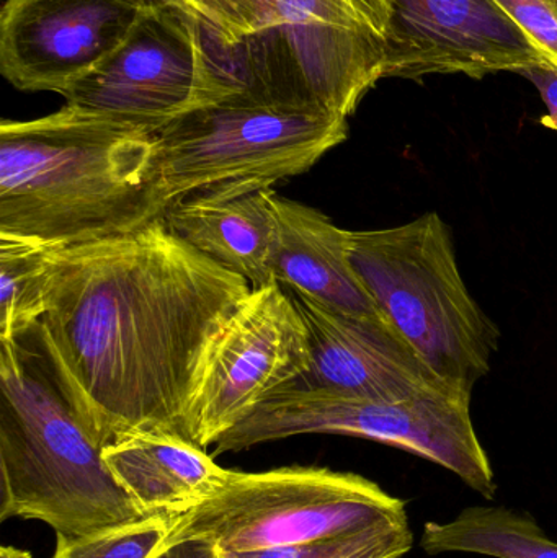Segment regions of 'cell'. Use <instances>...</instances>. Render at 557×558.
Returning <instances> with one entry per match:
<instances>
[{"label": "cell", "mask_w": 557, "mask_h": 558, "mask_svg": "<svg viewBox=\"0 0 557 558\" xmlns=\"http://www.w3.org/2000/svg\"><path fill=\"white\" fill-rule=\"evenodd\" d=\"M251 291L247 279L157 218L126 234L56 248L38 327L104 446L137 432L192 441L206 354Z\"/></svg>", "instance_id": "cell-1"}, {"label": "cell", "mask_w": 557, "mask_h": 558, "mask_svg": "<svg viewBox=\"0 0 557 558\" xmlns=\"http://www.w3.org/2000/svg\"><path fill=\"white\" fill-rule=\"evenodd\" d=\"M164 211L154 134L65 105L0 124V234L74 247L136 231Z\"/></svg>", "instance_id": "cell-2"}, {"label": "cell", "mask_w": 557, "mask_h": 558, "mask_svg": "<svg viewBox=\"0 0 557 558\" xmlns=\"http://www.w3.org/2000/svg\"><path fill=\"white\" fill-rule=\"evenodd\" d=\"M38 324L0 340V521L74 537L149 518L108 469Z\"/></svg>", "instance_id": "cell-3"}, {"label": "cell", "mask_w": 557, "mask_h": 558, "mask_svg": "<svg viewBox=\"0 0 557 558\" xmlns=\"http://www.w3.org/2000/svg\"><path fill=\"white\" fill-rule=\"evenodd\" d=\"M389 0H271L254 35L209 54L241 95L349 120L385 78Z\"/></svg>", "instance_id": "cell-4"}, {"label": "cell", "mask_w": 557, "mask_h": 558, "mask_svg": "<svg viewBox=\"0 0 557 558\" xmlns=\"http://www.w3.org/2000/svg\"><path fill=\"white\" fill-rule=\"evenodd\" d=\"M350 258L386 320L445 383L463 392L489 374L500 330L471 295L437 213L352 231Z\"/></svg>", "instance_id": "cell-5"}, {"label": "cell", "mask_w": 557, "mask_h": 558, "mask_svg": "<svg viewBox=\"0 0 557 558\" xmlns=\"http://www.w3.org/2000/svg\"><path fill=\"white\" fill-rule=\"evenodd\" d=\"M347 136V118L232 95L154 134L160 199L167 209L180 199L274 190L313 169Z\"/></svg>", "instance_id": "cell-6"}, {"label": "cell", "mask_w": 557, "mask_h": 558, "mask_svg": "<svg viewBox=\"0 0 557 558\" xmlns=\"http://www.w3.org/2000/svg\"><path fill=\"white\" fill-rule=\"evenodd\" d=\"M409 520L405 501L352 472L327 468L231 471L208 500L177 517L166 546L206 539L221 553L296 546Z\"/></svg>", "instance_id": "cell-7"}, {"label": "cell", "mask_w": 557, "mask_h": 558, "mask_svg": "<svg viewBox=\"0 0 557 558\" xmlns=\"http://www.w3.org/2000/svg\"><path fill=\"white\" fill-rule=\"evenodd\" d=\"M471 396L461 390L405 400L281 390L229 429L213 456L300 435H339L402 449L453 472L486 500L496 497L493 464L471 420Z\"/></svg>", "instance_id": "cell-8"}, {"label": "cell", "mask_w": 557, "mask_h": 558, "mask_svg": "<svg viewBox=\"0 0 557 558\" xmlns=\"http://www.w3.org/2000/svg\"><path fill=\"white\" fill-rule=\"evenodd\" d=\"M235 94L209 56L202 26L175 7L153 2L120 48L62 97L85 117L156 134Z\"/></svg>", "instance_id": "cell-9"}, {"label": "cell", "mask_w": 557, "mask_h": 558, "mask_svg": "<svg viewBox=\"0 0 557 558\" xmlns=\"http://www.w3.org/2000/svg\"><path fill=\"white\" fill-rule=\"evenodd\" d=\"M310 360L306 322L291 292L278 282L252 289L206 354L190 413L192 441L216 445Z\"/></svg>", "instance_id": "cell-10"}, {"label": "cell", "mask_w": 557, "mask_h": 558, "mask_svg": "<svg viewBox=\"0 0 557 558\" xmlns=\"http://www.w3.org/2000/svg\"><path fill=\"white\" fill-rule=\"evenodd\" d=\"M154 0H5L0 71L23 92L62 95L110 58Z\"/></svg>", "instance_id": "cell-11"}, {"label": "cell", "mask_w": 557, "mask_h": 558, "mask_svg": "<svg viewBox=\"0 0 557 558\" xmlns=\"http://www.w3.org/2000/svg\"><path fill=\"white\" fill-rule=\"evenodd\" d=\"M385 77L520 72L552 62L494 0H389Z\"/></svg>", "instance_id": "cell-12"}, {"label": "cell", "mask_w": 557, "mask_h": 558, "mask_svg": "<svg viewBox=\"0 0 557 558\" xmlns=\"http://www.w3.org/2000/svg\"><path fill=\"white\" fill-rule=\"evenodd\" d=\"M291 295L306 322L311 360L307 369L281 390L382 400L458 390L438 377L385 318L334 311L300 292Z\"/></svg>", "instance_id": "cell-13"}, {"label": "cell", "mask_w": 557, "mask_h": 558, "mask_svg": "<svg viewBox=\"0 0 557 558\" xmlns=\"http://www.w3.org/2000/svg\"><path fill=\"white\" fill-rule=\"evenodd\" d=\"M270 205L275 216L270 274L275 282L334 311L385 318L353 268L352 231L275 190L270 192Z\"/></svg>", "instance_id": "cell-14"}, {"label": "cell", "mask_w": 557, "mask_h": 558, "mask_svg": "<svg viewBox=\"0 0 557 558\" xmlns=\"http://www.w3.org/2000/svg\"><path fill=\"white\" fill-rule=\"evenodd\" d=\"M113 477L146 517H180L208 500L231 471L195 442L162 432L120 436L104 448Z\"/></svg>", "instance_id": "cell-15"}, {"label": "cell", "mask_w": 557, "mask_h": 558, "mask_svg": "<svg viewBox=\"0 0 557 558\" xmlns=\"http://www.w3.org/2000/svg\"><path fill=\"white\" fill-rule=\"evenodd\" d=\"M271 190L229 199H180L164 213L166 225L205 257L251 282L271 284L275 239Z\"/></svg>", "instance_id": "cell-16"}, {"label": "cell", "mask_w": 557, "mask_h": 558, "mask_svg": "<svg viewBox=\"0 0 557 558\" xmlns=\"http://www.w3.org/2000/svg\"><path fill=\"white\" fill-rule=\"evenodd\" d=\"M428 556L476 554L494 558H557V543L535 518L506 507H471L447 523L425 524Z\"/></svg>", "instance_id": "cell-17"}, {"label": "cell", "mask_w": 557, "mask_h": 558, "mask_svg": "<svg viewBox=\"0 0 557 558\" xmlns=\"http://www.w3.org/2000/svg\"><path fill=\"white\" fill-rule=\"evenodd\" d=\"M56 248L0 234V340H12L41 320Z\"/></svg>", "instance_id": "cell-18"}, {"label": "cell", "mask_w": 557, "mask_h": 558, "mask_svg": "<svg viewBox=\"0 0 557 558\" xmlns=\"http://www.w3.org/2000/svg\"><path fill=\"white\" fill-rule=\"evenodd\" d=\"M414 533L409 520L378 524L360 533L296 546L249 553H221L219 558H401L411 553Z\"/></svg>", "instance_id": "cell-19"}, {"label": "cell", "mask_w": 557, "mask_h": 558, "mask_svg": "<svg viewBox=\"0 0 557 558\" xmlns=\"http://www.w3.org/2000/svg\"><path fill=\"white\" fill-rule=\"evenodd\" d=\"M177 517L156 514L85 536L58 534L52 558H153L166 547Z\"/></svg>", "instance_id": "cell-20"}, {"label": "cell", "mask_w": 557, "mask_h": 558, "mask_svg": "<svg viewBox=\"0 0 557 558\" xmlns=\"http://www.w3.org/2000/svg\"><path fill=\"white\" fill-rule=\"evenodd\" d=\"M192 16L203 29L209 54L228 51L257 32L271 0H154Z\"/></svg>", "instance_id": "cell-21"}, {"label": "cell", "mask_w": 557, "mask_h": 558, "mask_svg": "<svg viewBox=\"0 0 557 558\" xmlns=\"http://www.w3.org/2000/svg\"><path fill=\"white\" fill-rule=\"evenodd\" d=\"M557 65V0H494Z\"/></svg>", "instance_id": "cell-22"}, {"label": "cell", "mask_w": 557, "mask_h": 558, "mask_svg": "<svg viewBox=\"0 0 557 558\" xmlns=\"http://www.w3.org/2000/svg\"><path fill=\"white\" fill-rule=\"evenodd\" d=\"M520 74L535 84L545 101L548 113L540 120L543 126L557 131V65L545 62V64L520 71Z\"/></svg>", "instance_id": "cell-23"}, {"label": "cell", "mask_w": 557, "mask_h": 558, "mask_svg": "<svg viewBox=\"0 0 557 558\" xmlns=\"http://www.w3.org/2000/svg\"><path fill=\"white\" fill-rule=\"evenodd\" d=\"M153 558H219V549L206 539H183L169 544Z\"/></svg>", "instance_id": "cell-24"}, {"label": "cell", "mask_w": 557, "mask_h": 558, "mask_svg": "<svg viewBox=\"0 0 557 558\" xmlns=\"http://www.w3.org/2000/svg\"><path fill=\"white\" fill-rule=\"evenodd\" d=\"M0 558H32V554L28 550L5 546L0 549Z\"/></svg>", "instance_id": "cell-25"}]
</instances>
